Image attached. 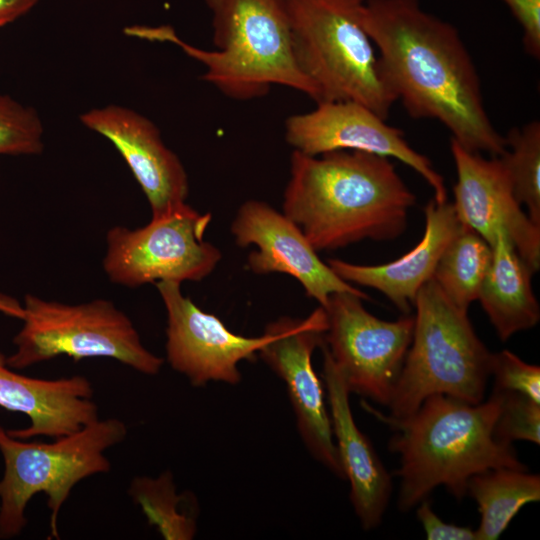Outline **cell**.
Listing matches in <instances>:
<instances>
[{
    "instance_id": "obj_1",
    "label": "cell",
    "mask_w": 540,
    "mask_h": 540,
    "mask_svg": "<svg viewBox=\"0 0 540 540\" xmlns=\"http://www.w3.org/2000/svg\"><path fill=\"white\" fill-rule=\"evenodd\" d=\"M362 24L390 89L411 117L439 121L472 152L506 151L455 26L425 11L419 0H365Z\"/></svg>"
},
{
    "instance_id": "obj_2",
    "label": "cell",
    "mask_w": 540,
    "mask_h": 540,
    "mask_svg": "<svg viewBox=\"0 0 540 540\" xmlns=\"http://www.w3.org/2000/svg\"><path fill=\"white\" fill-rule=\"evenodd\" d=\"M415 202L388 157L348 150L311 156L293 150L282 209L322 251L399 237Z\"/></svg>"
},
{
    "instance_id": "obj_3",
    "label": "cell",
    "mask_w": 540,
    "mask_h": 540,
    "mask_svg": "<svg viewBox=\"0 0 540 540\" xmlns=\"http://www.w3.org/2000/svg\"><path fill=\"white\" fill-rule=\"evenodd\" d=\"M501 403V392L493 390L488 400L478 404L434 394L400 419L372 411L395 431L389 450L400 456L394 475L400 478L397 505L401 511L416 507L438 486L461 499L467 495L469 478L477 473L527 468L513 444L494 435Z\"/></svg>"
},
{
    "instance_id": "obj_4",
    "label": "cell",
    "mask_w": 540,
    "mask_h": 540,
    "mask_svg": "<svg viewBox=\"0 0 540 540\" xmlns=\"http://www.w3.org/2000/svg\"><path fill=\"white\" fill-rule=\"evenodd\" d=\"M204 2L212 16L214 51L184 42L169 26H131L124 33L177 45L205 66L202 79L231 99L260 98L282 85L318 101L316 88L294 60L287 0Z\"/></svg>"
},
{
    "instance_id": "obj_5",
    "label": "cell",
    "mask_w": 540,
    "mask_h": 540,
    "mask_svg": "<svg viewBox=\"0 0 540 540\" xmlns=\"http://www.w3.org/2000/svg\"><path fill=\"white\" fill-rule=\"evenodd\" d=\"M365 0H287L292 52L318 101H354L387 119L397 101L362 24Z\"/></svg>"
},
{
    "instance_id": "obj_6",
    "label": "cell",
    "mask_w": 540,
    "mask_h": 540,
    "mask_svg": "<svg viewBox=\"0 0 540 540\" xmlns=\"http://www.w3.org/2000/svg\"><path fill=\"white\" fill-rule=\"evenodd\" d=\"M411 344L387 405L388 416L405 418L434 394L478 404L484 400L493 353L463 311L433 278L418 291Z\"/></svg>"
},
{
    "instance_id": "obj_7",
    "label": "cell",
    "mask_w": 540,
    "mask_h": 540,
    "mask_svg": "<svg viewBox=\"0 0 540 540\" xmlns=\"http://www.w3.org/2000/svg\"><path fill=\"white\" fill-rule=\"evenodd\" d=\"M126 424L116 418L96 421L51 443L14 438L0 425L4 473L0 480V539L18 536L27 524L26 507L37 493L47 496L50 538H59L57 519L74 486L107 473V449L122 442Z\"/></svg>"
},
{
    "instance_id": "obj_8",
    "label": "cell",
    "mask_w": 540,
    "mask_h": 540,
    "mask_svg": "<svg viewBox=\"0 0 540 540\" xmlns=\"http://www.w3.org/2000/svg\"><path fill=\"white\" fill-rule=\"evenodd\" d=\"M22 306L15 351L6 357L12 369L67 355L75 361L111 358L145 375L161 370L163 359L143 345L130 318L109 300L66 304L26 294Z\"/></svg>"
},
{
    "instance_id": "obj_9",
    "label": "cell",
    "mask_w": 540,
    "mask_h": 540,
    "mask_svg": "<svg viewBox=\"0 0 540 540\" xmlns=\"http://www.w3.org/2000/svg\"><path fill=\"white\" fill-rule=\"evenodd\" d=\"M186 202L143 227L114 226L106 234L103 269L118 285L136 288L159 281H200L222 258L203 239L211 222Z\"/></svg>"
},
{
    "instance_id": "obj_10",
    "label": "cell",
    "mask_w": 540,
    "mask_h": 540,
    "mask_svg": "<svg viewBox=\"0 0 540 540\" xmlns=\"http://www.w3.org/2000/svg\"><path fill=\"white\" fill-rule=\"evenodd\" d=\"M362 300L350 292L329 297L323 307L327 328L320 348L350 393L387 406L412 341L414 316L382 320L369 313Z\"/></svg>"
},
{
    "instance_id": "obj_11",
    "label": "cell",
    "mask_w": 540,
    "mask_h": 540,
    "mask_svg": "<svg viewBox=\"0 0 540 540\" xmlns=\"http://www.w3.org/2000/svg\"><path fill=\"white\" fill-rule=\"evenodd\" d=\"M326 328V312L321 306L304 319L279 318L265 328L270 339L258 356L285 383L298 432L311 456L344 479L323 383L312 365L313 352L323 342Z\"/></svg>"
},
{
    "instance_id": "obj_12",
    "label": "cell",
    "mask_w": 540,
    "mask_h": 540,
    "mask_svg": "<svg viewBox=\"0 0 540 540\" xmlns=\"http://www.w3.org/2000/svg\"><path fill=\"white\" fill-rule=\"evenodd\" d=\"M354 101H324L285 121V140L293 150L317 156L328 152L363 151L395 158L417 172L432 188L437 202L447 201L444 179L431 161L413 149L402 130Z\"/></svg>"
},
{
    "instance_id": "obj_13",
    "label": "cell",
    "mask_w": 540,
    "mask_h": 540,
    "mask_svg": "<svg viewBox=\"0 0 540 540\" xmlns=\"http://www.w3.org/2000/svg\"><path fill=\"white\" fill-rule=\"evenodd\" d=\"M155 284L166 309L165 349L172 369L196 387L211 381L240 383V362L255 359L270 334L264 331L261 336L246 337L233 333L216 315L203 311L183 295L181 283Z\"/></svg>"
},
{
    "instance_id": "obj_14",
    "label": "cell",
    "mask_w": 540,
    "mask_h": 540,
    "mask_svg": "<svg viewBox=\"0 0 540 540\" xmlns=\"http://www.w3.org/2000/svg\"><path fill=\"white\" fill-rule=\"evenodd\" d=\"M450 149L457 176L452 204L461 224L489 244L498 232L506 233L520 257L537 272L540 226L523 211L499 156L484 158L453 139Z\"/></svg>"
},
{
    "instance_id": "obj_15",
    "label": "cell",
    "mask_w": 540,
    "mask_h": 540,
    "mask_svg": "<svg viewBox=\"0 0 540 540\" xmlns=\"http://www.w3.org/2000/svg\"><path fill=\"white\" fill-rule=\"evenodd\" d=\"M239 247L254 245L247 267L255 274L284 273L295 278L308 297L324 307L329 297L350 292L369 297L342 280L323 262L301 229L283 212L259 200H247L238 209L230 227Z\"/></svg>"
},
{
    "instance_id": "obj_16",
    "label": "cell",
    "mask_w": 540,
    "mask_h": 540,
    "mask_svg": "<svg viewBox=\"0 0 540 540\" xmlns=\"http://www.w3.org/2000/svg\"><path fill=\"white\" fill-rule=\"evenodd\" d=\"M80 120L108 139L122 155L149 202L152 217L186 202V170L151 120L118 105L93 108L82 114Z\"/></svg>"
},
{
    "instance_id": "obj_17",
    "label": "cell",
    "mask_w": 540,
    "mask_h": 540,
    "mask_svg": "<svg viewBox=\"0 0 540 540\" xmlns=\"http://www.w3.org/2000/svg\"><path fill=\"white\" fill-rule=\"evenodd\" d=\"M321 350L323 384L338 457L350 485L351 505L361 527L369 531L383 520L392 493V475L358 428L350 407L351 393L328 353Z\"/></svg>"
},
{
    "instance_id": "obj_18",
    "label": "cell",
    "mask_w": 540,
    "mask_h": 540,
    "mask_svg": "<svg viewBox=\"0 0 540 540\" xmlns=\"http://www.w3.org/2000/svg\"><path fill=\"white\" fill-rule=\"evenodd\" d=\"M93 394L92 383L83 375L28 377L13 371L0 352V407L30 419L26 428L7 430L14 438H58L79 431L99 419Z\"/></svg>"
},
{
    "instance_id": "obj_19",
    "label": "cell",
    "mask_w": 540,
    "mask_h": 540,
    "mask_svg": "<svg viewBox=\"0 0 540 540\" xmlns=\"http://www.w3.org/2000/svg\"><path fill=\"white\" fill-rule=\"evenodd\" d=\"M424 213L425 230L421 240L398 259L380 265L329 259L327 264L342 280L378 290L404 314H409L418 291L433 277L442 253L462 228L448 200L431 199Z\"/></svg>"
},
{
    "instance_id": "obj_20",
    "label": "cell",
    "mask_w": 540,
    "mask_h": 540,
    "mask_svg": "<svg viewBox=\"0 0 540 540\" xmlns=\"http://www.w3.org/2000/svg\"><path fill=\"white\" fill-rule=\"evenodd\" d=\"M490 246L492 261L477 300L498 337L506 341L536 326L540 308L531 285L534 273L507 234L498 232Z\"/></svg>"
},
{
    "instance_id": "obj_21",
    "label": "cell",
    "mask_w": 540,
    "mask_h": 540,
    "mask_svg": "<svg viewBox=\"0 0 540 540\" xmlns=\"http://www.w3.org/2000/svg\"><path fill=\"white\" fill-rule=\"evenodd\" d=\"M466 494L481 516L476 540H496L523 506L540 500V476L527 468L489 469L469 478Z\"/></svg>"
},
{
    "instance_id": "obj_22",
    "label": "cell",
    "mask_w": 540,
    "mask_h": 540,
    "mask_svg": "<svg viewBox=\"0 0 540 540\" xmlns=\"http://www.w3.org/2000/svg\"><path fill=\"white\" fill-rule=\"evenodd\" d=\"M491 261L490 244L462 225L442 253L432 278L455 306L467 311L478 298Z\"/></svg>"
},
{
    "instance_id": "obj_23",
    "label": "cell",
    "mask_w": 540,
    "mask_h": 540,
    "mask_svg": "<svg viewBox=\"0 0 540 540\" xmlns=\"http://www.w3.org/2000/svg\"><path fill=\"white\" fill-rule=\"evenodd\" d=\"M128 493L145 514L149 524L155 526L166 540L193 539L197 524L190 510V497L176 491L173 474L162 472L158 477H136Z\"/></svg>"
},
{
    "instance_id": "obj_24",
    "label": "cell",
    "mask_w": 540,
    "mask_h": 540,
    "mask_svg": "<svg viewBox=\"0 0 540 540\" xmlns=\"http://www.w3.org/2000/svg\"><path fill=\"white\" fill-rule=\"evenodd\" d=\"M505 137L506 151L499 156L516 199L528 208V216L540 226V122L514 127Z\"/></svg>"
},
{
    "instance_id": "obj_25",
    "label": "cell",
    "mask_w": 540,
    "mask_h": 540,
    "mask_svg": "<svg viewBox=\"0 0 540 540\" xmlns=\"http://www.w3.org/2000/svg\"><path fill=\"white\" fill-rule=\"evenodd\" d=\"M43 125L32 107L0 94V155H37L43 151Z\"/></svg>"
},
{
    "instance_id": "obj_26",
    "label": "cell",
    "mask_w": 540,
    "mask_h": 540,
    "mask_svg": "<svg viewBox=\"0 0 540 540\" xmlns=\"http://www.w3.org/2000/svg\"><path fill=\"white\" fill-rule=\"evenodd\" d=\"M502 394L499 415L494 426L496 439L512 444L514 441L540 443V403L516 392Z\"/></svg>"
},
{
    "instance_id": "obj_27",
    "label": "cell",
    "mask_w": 540,
    "mask_h": 540,
    "mask_svg": "<svg viewBox=\"0 0 540 540\" xmlns=\"http://www.w3.org/2000/svg\"><path fill=\"white\" fill-rule=\"evenodd\" d=\"M490 376L493 390L516 392L540 403V367L528 364L505 349L493 353Z\"/></svg>"
},
{
    "instance_id": "obj_28",
    "label": "cell",
    "mask_w": 540,
    "mask_h": 540,
    "mask_svg": "<svg viewBox=\"0 0 540 540\" xmlns=\"http://www.w3.org/2000/svg\"><path fill=\"white\" fill-rule=\"evenodd\" d=\"M523 31V46L532 57H540V0H502Z\"/></svg>"
},
{
    "instance_id": "obj_29",
    "label": "cell",
    "mask_w": 540,
    "mask_h": 540,
    "mask_svg": "<svg viewBox=\"0 0 540 540\" xmlns=\"http://www.w3.org/2000/svg\"><path fill=\"white\" fill-rule=\"evenodd\" d=\"M416 516L428 540H476L475 530L444 522L427 499L417 505Z\"/></svg>"
},
{
    "instance_id": "obj_30",
    "label": "cell",
    "mask_w": 540,
    "mask_h": 540,
    "mask_svg": "<svg viewBox=\"0 0 540 540\" xmlns=\"http://www.w3.org/2000/svg\"><path fill=\"white\" fill-rule=\"evenodd\" d=\"M37 2L38 0H0V27L27 14Z\"/></svg>"
},
{
    "instance_id": "obj_31",
    "label": "cell",
    "mask_w": 540,
    "mask_h": 540,
    "mask_svg": "<svg viewBox=\"0 0 540 540\" xmlns=\"http://www.w3.org/2000/svg\"><path fill=\"white\" fill-rule=\"evenodd\" d=\"M0 312L19 319H22L24 314L22 304L2 293H0Z\"/></svg>"
}]
</instances>
